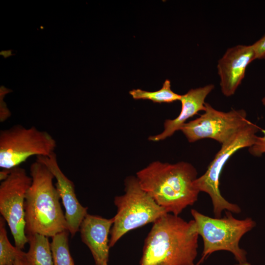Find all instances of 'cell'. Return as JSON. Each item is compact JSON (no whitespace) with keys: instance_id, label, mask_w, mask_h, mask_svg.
<instances>
[{"instance_id":"6da1fadb","label":"cell","mask_w":265,"mask_h":265,"mask_svg":"<svg viewBox=\"0 0 265 265\" xmlns=\"http://www.w3.org/2000/svg\"><path fill=\"white\" fill-rule=\"evenodd\" d=\"M198 237L193 220L167 213L153 223L139 265H196Z\"/></svg>"},{"instance_id":"7a4b0ae2","label":"cell","mask_w":265,"mask_h":265,"mask_svg":"<svg viewBox=\"0 0 265 265\" xmlns=\"http://www.w3.org/2000/svg\"><path fill=\"white\" fill-rule=\"evenodd\" d=\"M141 187L168 213L179 215L197 200L194 181L197 171L191 164L155 161L136 173Z\"/></svg>"},{"instance_id":"3957f363","label":"cell","mask_w":265,"mask_h":265,"mask_svg":"<svg viewBox=\"0 0 265 265\" xmlns=\"http://www.w3.org/2000/svg\"><path fill=\"white\" fill-rule=\"evenodd\" d=\"M30 176L32 182L26 194L24 208L26 237L38 234L53 237L68 230L52 173L36 160L30 166Z\"/></svg>"},{"instance_id":"277c9868","label":"cell","mask_w":265,"mask_h":265,"mask_svg":"<svg viewBox=\"0 0 265 265\" xmlns=\"http://www.w3.org/2000/svg\"><path fill=\"white\" fill-rule=\"evenodd\" d=\"M191 214L196 231L203 241L201 258L196 265L218 251L230 252L238 263L246 261L247 253L239 244L241 238L256 226L254 220L250 217L237 219L227 211L222 218L211 217L194 209L191 210Z\"/></svg>"},{"instance_id":"5b68a950","label":"cell","mask_w":265,"mask_h":265,"mask_svg":"<svg viewBox=\"0 0 265 265\" xmlns=\"http://www.w3.org/2000/svg\"><path fill=\"white\" fill-rule=\"evenodd\" d=\"M125 193L116 196L114 203L117 213L110 231V248L127 233L147 224L154 223L168 213L141 186L135 176L124 181Z\"/></svg>"},{"instance_id":"8992f818","label":"cell","mask_w":265,"mask_h":265,"mask_svg":"<svg viewBox=\"0 0 265 265\" xmlns=\"http://www.w3.org/2000/svg\"><path fill=\"white\" fill-rule=\"evenodd\" d=\"M250 121L234 134L228 140L221 144V147L208 166L205 173L194 181L198 190L210 196L213 206L214 217L220 218L223 211L235 213L241 212L240 207L225 199L219 189L220 177L226 162L238 150L250 147L255 142L256 133L260 130Z\"/></svg>"},{"instance_id":"52a82bcc","label":"cell","mask_w":265,"mask_h":265,"mask_svg":"<svg viewBox=\"0 0 265 265\" xmlns=\"http://www.w3.org/2000/svg\"><path fill=\"white\" fill-rule=\"evenodd\" d=\"M56 147L55 139L46 131L13 126L0 132V167L11 169L31 156H49Z\"/></svg>"},{"instance_id":"ba28073f","label":"cell","mask_w":265,"mask_h":265,"mask_svg":"<svg viewBox=\"0 0 265 265\" xmlns=\"http://www.w3.org/2000/svg\"><path fill=\"white\" fill-rule=\"evenodd\" d=\"M31 182L26 170L18 166L10 170L0 185V213L9 226L15 246L21 250L28 243L24 208L26 194Z\"/></svg>"},{"instance_id":"9c48e42d","label":"cell","mask_w":265,"mask_h":265,"mask_svg":"<svg viewBox=\"0 0 265 265\" xmlns=\"http://www.w3.org/2000/svg\"><path fill=\"white\" fill-rule=\"evenodd\" d=\"M205 106L203 114L186 122L181 129L189 142L211 138L222 144L249 121L243 109H232L223 112L214 109L207 103Z\"/></svg>"},{"instance_id":"30bf717a","label":"cell","mask_w":265,"mask_h":265,"mask_svg":"<svg viewBox=\"0 0 265 265\" xmlns=\"http://www.w3.org/2000/svg\"><path fill=\"white\" fill-rule=\"evenodd\" d=\"M36 160L45 164L56 179L55 186L65 209L68 230L73 237L79 231L80 226L87 214V208L82 206L79 201L74 184L60 168L55 153L47 157H37Z\"/></svg>"},{"instance_id":"8fae6325","label":"cell","mask_w":265,"mask_h":265,"mask_svg":"<svg viewBox=\"0 0 265 265\" xmlns=\"http://www.w3.org/2000/svg\"><path fill=\"white\" fill-rule=\"evenodd\" d=\"M255 59L252 45H238L227 50L217 64L220 85L225 96L234 94L244 78L247 67Z\"/></svg>"},{"instance_id":"7c38bea8","label":"cell","mask_w":265,"mask_h":265,"mask_svg":"<svg viewBox=\"0 0 265 265\" xmlns=\"http://www.w3.org/2000/svg\"><path fill=\"white\" fill-rule=\"evenodd\" d=\"M114 222L100 216L87 214L79 228L82 241L89 249L96 265H103L108 261V235Z\"/></svg>"},{"instance_id":"4fadbf2b","label":"cell","mask_w":265,"mask_h":265,"mask_svg":"<svg viewBox=\"0 0 265 265\" xmlns=\"http://www.w3.org/2000/svg\"><path fill=\"white\" fill-rule=\"evenodd\" d=\"M213 84L206 85L202 87L191 89L186 93L181 95L180 101L182 109L179 115L174 119L166 120L164 130L160 133L150 136L148 139L157 142L171 136L176 131L181 130L186 121L200 111H205V99L214 89Z\"/></svg>"},{"instance_id":"5bb4252c","label":"cell","mask_w":265,"mask_h":265,"mask_svg":"<svg viewBox=\"0 0 265 265\" xmlns=\"http://www.w3.org/2000/svg\"><path fill=\"white\" fill-rule=\"evenodd\" d=\"M29 249L26 257L29 265H53L48 237L36 234L27 237Z\"/></svg>"},{"instance_id":"9a60e30c","label":"cell","mask_w":265,"mask_h":265,"mask_svg":"<svg viewBox=\"0 0 265 265\" xmlns=\"http://www.w3.org/2000/svg\"><path fill=\"white\" fill-rule=\"evenodd\" d=\"M69 233L66 230L52 237L51 247L53 265H75L69 250Z\"/></svg>"},{"instance_id":"2e32d148","label":"cell","mask_w":265,"mask_h":265,"mask_svg":"<svg viewBox=\"0 0 265 265\" xmlns=\"http://www.w3.org/2000/svg\"><path fill=\"white\" fill-rule=\"evenodd\" d=\"M130 94L135 100H149L154 103H172L180 101L181 95L173 92L171 89L170 81L166 80L161 88L158 91L150 92L140 89H133L129 92Z\"/></svg>"},{"instance_id":"e0dca14e","label":"cell","mask_w":265,"mask_h":265,"mask_svg":"<svg viewBox=\"0 0 265 265\" xmlns=\"http://www.w3.org/2000/svg\"><path fill=\"white\" fill-rule=\"evenodd\" d=\"M5 220L0 217V265H13L17 258L25 253L8 240Z\"/></svg>"},{"instance_id":"ac0fdd59","label":"cell","mask_w":265,"mask_h":265,"mask_svg":"<svg viewBox=\"0 0 265 265\" xmlns=\"http://www.w3.org/2000/svg\"><path fill=\"white\" fill-rule=\"evenodd\" d=\"M262 132L264 136H257L254 144L249 147V153L255 157H260L265 153V130H262Z\"/></svg>"},{"instance_id":"d6986e66","label":"cell","mask_w":265,"mask_h":265,"mask_svg":"<svg viewBox=\"0 0 265 265\" xmlns=\"http://www.w3.org/2000/svg\"><path fill=\"white\" fill-rule=\"evenodd\" d=\"M10 89H8L3 86L0 87V122H3L6 121L11 116V112L7 107L6 103L3 101L5 95L9 93Z\"/></svg>"},{"instance_id":"ffe728a7","label":"cell","mask_w":265,"mask_h":265,"mask_svg":"<svg viewBox=\"0 0 265 265\" xmlns=\"http://www.w3.org/2000/svg\"><path fill=\"white\" fill-rule=\"evenodd\" d=\"M256 59H265V35L252 45Z\"/></svg>"},{"instance_id":"44dd1931","label":"cell","mask_w":265,"mask_h":265,"mask_svg":"<svg viewBox=\"0 0 265 265\" xmlns=\"http://www.w3.org/2000/svg\"><path fill=\"white\" fill-rule=\"evenodd\" d=\"M13 265H29L26 257V253L19 256Z\"/></svg>"},{"instance_id":"7402d4cb","label":"cell","mask_w":265,"mask_h":265,"mask_svg":"<svg viewBox=\"0 0 265 265\" xmlns=\"http://www.w3.org/2000/svg\"><path fill=\"white\" fill-rule=\"evenodd\" d=\"M235 265H251L249 264V263H248L247 261H246L244 262L238 263Z\"/></svg>"},{"instance_id":"603a6c76","label":"cell","mask_w":265,"mask_h":265,"mask_svg":"<svg viewBox=\"0 0 265 265\" xmlns=\"http://www.w3.org/2000/svg\"><path fill=\"white\" fill-rule=\"evenodd\" d=\"M103 265H107V263L104 264Z\"/></svg>"}]
</instances>
